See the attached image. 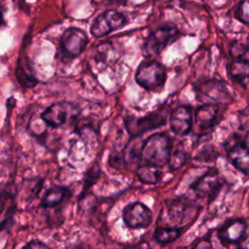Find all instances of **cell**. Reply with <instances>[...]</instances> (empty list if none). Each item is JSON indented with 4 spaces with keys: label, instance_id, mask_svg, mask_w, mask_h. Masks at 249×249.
I'll return each mask as SVG.
<instances>
[{
    "label": "cell",
    "instance_id": "cell-1",
    "mask_svg": "<svg viewBox=\"0 0 249 249\" xmlns=\"http://www.w3.org/2000/svg\"><path fill=\"white\" fill-rule=\"evenodd\" d=\"M171 140L165 133L149 136L141 147V157L145 164L157 167L167 163L171 155Z\"/></svg>",
    "mask_w": 249,
    "mask_h": 249
},
{
    "label": "cell",
    "instance_id": "cell-2",
    "mask_svg": "<svg viewBox=\"0 0 249 249\" xmlns=\"http://www.w3.org/2000/svg\"><path fill=\"white\" fill-rule=\"evenodd\" d=\"M80 114V107L72 101L53 103L41 114L42 120L52 127H61L72 124Z\"/></svg>",
    "mask_w": 249,
    "mask_h": 249
},
{
    "label": "cell",
    "instance_id": "cell-3",
    "mask_svg": "<svg viewBox=\"0 0 249 249\" xmlns=\"http://www.w3.org/2000/svg\"><path fill=\"white\" fill-rule=\"evenodd\" d=\"M179 36V29L166 23L152 31L143 45V54L146 57L158 56L169 44L174 42Z\"/></svg>",
    "mask_w": 249,
    "mask_h": 249
},
{
    "label": "cell",
    "instance_id": "cell-4",
    "mask_svg": "<svg viewBox=\"0 0 249 249\" xmlns=\"http://www.w3.org/2000/svg\"><path fill=\"white\" fill-rule=\"evenodd\" d=\"M166 81L165 67L156 60L141 62L135 73V82L147 90H157Z\"/></svg>",
    "mask_w": 249,
    "mask_h": 249
},
{
    "label": "cell",
    "instance_id": "cell-5",
    "mask_svg": "<svg viewBox=\"0 0 249 249\" xmlns=\"http://www.w3.org/2000/svg\"><path fill=\"white\" fill-rule=\"evenodd\" d=\"M167 219L175 227L186 228L185 224L189 220H195V214H197L198 208L195 201L187 196H180L170 199L165 206Z\"/></svg>",
    "mask_w": 249,
    "mask_h": 249
},
{
    "label": "cell",
    "instance_id": "cell-6",
    "mask_svg": "<svg viewBox=\"0 0 249 249\" xmlns=\"http://www.w3.org/2000/svg\"><path fill=\"white\" fill-rule=\"evenodd\" d=\"M127 22L125 16L114 9H109L97 16L90 25V34L100 38L124 27Z\"/></svg>",
    "mask_w": 249,
    "mask_h": 249
},
{
    "label": "cell",
    "instance_id": "cell-7",
    "mask_svg": "<svg viewBox=\"0 0 249 249\" xmlns=\"http://www.w3.org/2000/svg\"><path fill=\"white\" fill-rule=\"evenodd\" d=\"M88 42V35L83 29L69 27L61 35L60 51L65 56L75 58L85 51Z\"/></svg>",
    "mask_w": 249,
    "mask_h": 249
},
{
    "label": "cell",
    "instance_id": "cell-8",
    "mask_svg": "<svg viewBox=\"0 0 249 249\" xmlns=\"http://www.w3.org/2000/svg\"><path fill=\"white\" fill-rule=\"evenodd\" d=\"M222 187L223 182L216 168H209L191 185V189L197 197L209 199H214Z\"/></svg>",
    "mask_w": 249,
    "mask_h": 249
},
{
    "label": "cell",
    "instance_id": "cell-9",
    "mask_svg": "<svg viewBox=\"0 0 249 249\" xmlns=\"http://www.w3.org/2000/svg\"><path fill=\"white\" fill-rule=\"evenodd\" d=\"M153 219L150 208L140 201L127 204L123 210V221L124 225L133 230L148 228Z\"/></svg>",
    "mask_w": 249,
    "mask_h": 249
},
{
    "label": "cell",
    "instance_id": "cell-10",
    "mask_svg": "<svg viewBox=\"0 0 249 249\" xmlns=\"http://www.w3.org/2000/svg\"><path fill=\"white\" fill-rule=\"evenodd\" d=\"M248 227L243 218H230L217 230V236L224 246L237 244L247 232Z\"/></svg>",
    "mask_w": 249,
    "mask_h": 249
},
{
    "label": "cell",
    "instance_id": "cell-11",
    "mask_svg": "<svg viewBox=\"0 0 249 249\" xmlns=\"http://www.w3.org/2000/svg\"><path fill=\"white\" fill-rule=\"evenodd\" d=\"M194 86L198 93L210 98V100L219 103L231 102L232 100L227 84H225L223 81L216 79H206L200 80Z\"/></svg>",
    "mask_w": 249,
    "mask_h": 249
},
{
    "label": "cell",
    "instance_id": "cell-12",
    "mask_svg": "<svg viewBox=\"0 0 249 249\" xmlns=\"http://www.w3.org/2000/svg\"><path fill=\"white\" fill-rule=\"evenodd\" d=\"M166 117L162 112H153L141 118H128L126 120V128L132 136H139L149 130L163 125Z\"/></svg>",
    "mask_w": 249,
    "mask_h": 249
},
{
    "label": "cell",
    "instance_id": "cell-13",
    "mask_svg": "<svg viewBox=\"0 0 249 249\" xmlns=\"http://www.w3.org/2000/svg\"><path fill=\"white\" fill-rule=\"evenodd\" d=\"M193 123L194 113L189 105L178 106L170 115V129L177 135H187L193 128Z\"/></svg>",
    "mask_w": 249,
    "mask_h": 249
},
{
    "label": "cell",
    "instance_id": "cell-14",
    "mask_svg": "<svg viewBox=\"0 0 249 249\" xmlns=\"http://www.w3.org/2000/svg\"><path fill=\"white\" fill-rule=\"evenodd\" d=\"M219 106L213 103L203 104L195 110V124L200 134L212 129L219 122Z\"/></svg>",
    "mask_w": 249,
    "mask_h": 249
},
{
    "label": "cell",
    "instance_id": "cell-15",
    "mask_svg": "<svg viewBox=\"0 0 249 249\" xmlns=\"http://www.w3.org/2000/svg\"><path fill=\"white\" fill-rule=\"evenodd\" d=\"M228 159L237 170L249 175V148L244 143L233 144L228 151Z\"/></svg>",
    "mask_w": 249,
    "mask_h": 249
},
{
    "label": "cell",
    "instance_id": "cell-16",
    "mask_svg": "<svg viewBox=\"0 0 249 249\" xmlns=\"http://www.w3.org/2000/svg\"><path fill=\"white\" fill-rule=\"evenodd\" d=\"M185 229L179 227H158L154 231L153 238L160 245H167L177 240Z\"/></svg>",
    "mask_w": 249,
    "mask_h": 249
},
{
    "label": "cell",
    "instance_id": "cell-17",
    "mask_svg": "<svg viewBox=\"0 0 249 249\" xmlns=\"http://www.w3.org/2000/svg\"><path fill=\"white\" fill-rule=\"evenodd\" d=\"M70 194L68 188L64 186H53L44 195L42 205L45 208H52L61 203Z\"/></svg>",
    "mask_w": 249,
    "mask_h": 249
},
{
    "label": "cell",
    "instance_id": "cell-18",
    "mask_svg": "<svg viewBox=\"0 0 249 249\" xmlns=\"http://www.w3.org/2000/svg\"><path fill=\"white\" fill-rule=\"evenodd\" d=\"M229 74L232 81L243 88L249 87V62L234 60L229 67Z\"/></svg>",
    "mask_w": 249,
    "mask_h": 249
},
{
    "label": "cell",
    "instance_id": "cell-19",
    "mask_svg": "<svg viewBox=\"0 0 249 249\" xmlns=\"http://www.w3.org/2000/svg\"><path fill=\"white\" fill-rule=\"evenodd\" d=\"M136 175L140 182L148 185H154L160 180L162 173L160 167L150 164H143L137 168Z\"/></svg>",
    "mask_w": 249,
    "mask_h": 249
},
{
    "label": "cell",
    "instance_id": "cell-20",
    "mask_svg": "<svg viewBox=\"0 0 249 249\" xmlns=\"http://www.w3.org/2000/svg\"><path fill=\"white\" fill-rule=\"evenodd\" d=\"M17 77L18 81L24 87H33L37 84L36 78L32 75L31 70L26 71V67L22 66V64L18 61L17 68Z\"/></svg>",
    "mask_w": 249,
    "mask_h": 249
},
{
    "label": "cell",
    "instance_id": "cell-21",
    "mask_svg": "<svg viewBox=\"0 0 249 249\" xmlns=\"http://www.w3.org/2000/svg\"><path fill=\"white\" fill-rule=\"evenodd\" d=\"M231 55L235 61L249 62V45H243L240 43H233L231 47Z\"/></svg>",
    "mask_w": 249,
    "mask_h": 249
},
{
    "label": "cell",
    "instance_id": "cell-22",
    "mask_svg": "<svg viewBox=\"0 0 249 249\" xmlns=\"http://www.w3.org/2000/svg\"><path fill=\"white\" fill-rule=\"evenodd\" d=\"M187 159H188V155L184 151L177 150L174 153H171L169 160L167 162L169 169L174 171L181 168L187 162Z\"/></svg>",
    "mask_w": 249,
    "mask_h": 249
},
{
    "label": "cell",
    "instance_id": "cell-23",
    "mask_svg": "<svg viewBox=\"0 0 249 249\" xmlns=\"http://www.w3.org/2000/svg\"><path fill=\"white\" fill-rule=\"evenodd\" d=\"M234 17L244 24H249V0L239 2L234 9Z\"/></svg>",
    "mask_w": 249,
    "mask_h": 249
},
{
    "label": "cell",
    "instance_id": "cell-24",
    "mask_svg": "<svg viewBox=\"0 0 249 249\" xmlns=\"http://www.w3.org/2000/svg\"><path fill=\"white\" fill-rule=\"evenodd\" d=\"M100 173V169H99V165L98 164H93L87 172L86 176H85V184H84V192L86 190H88L89 188H90V186L96 181V179L98 178Z\"/></svg>",
    "mask_w": 249,
    "mask_h": 249
},
{
    "label": "cell",
    "instance_id": "cell-25",
    "mask_svg": "<svg viewBox=\"0 0 249 249\" xmlns=\"http://www.w3.org/2000/svg\"><path fill=\"white\" fill-rule=\"evenodd\" d=\"M21 249H52V248L49 247L46 243L35 239L27 242Z\"/></svg>",
    "mask_w": 249,
    "mask_h": 249
},
{
    "label": "cell",
    "instance_id": "cell-26",
    "mask_svg": "<svg viewBox=\"0 0 249 249\" xmlns=\"http://www.w3.org/2000/svg\"><path fill=\"white\" fill-rule=\"evenodd\" d=\"M236 249H249V227L243 238L236 244Z\"/></svg>",
    "mask_w": 249,
    "mask_h": 249
},
{
    "label": "cell",
    "instance_id": "cell-27",
    "mask_svg": "<svg viewBox=\"0 0 249 249\" xmlns=\"http://www.w3.org/2000/svg\"><path fill=\"white\" fill-rule=\"evenodd\" d=\"M4 23V18H3V14H2V11L0 9V26Z\"/></svg>",
    "mask_w": 249,
    "mask_h": 249
},
{
    "label": "cell",
    "instance_id": "cell-28",
    "mask_svg": "<svg viewBox=\"0 0 249 249\" xmlns=\"http://www.w3.org/2000/svg\"><path fill=\"white\" fill-rule=\"evenodd\" d=\"M78 249H92V248L90 246H89V245H82Z\"/></svg>",
    "mask_w": 249,
    "mask_h": 249
},
{
    "label": "cell",
    "instance_id": "cell-29",
    "mask_svg": "<svg viewBox=\"0 0 249 249\" xmlns=\"http://www.w3.org/2000/svg\"><path fill=\"white\" fill-rule=\"evenodd\" d=\"M247 43H248V45H249V35H248V37H247Z\"/></svg>",
    "mask_w": 249,
    "mask_h": 249
},
{
    "label": "cell",
    "instance_id": "cell-30",
    "mask_svg": "<svg viewBox=\"0 0 249 249\" xmlns=\"http://www.w3.org/2000/svg\"><path fill=\"white\" fill-rule=\"evenodd\" d=\"M248 208H249V198H248Z\"/></svg>",
    "mask_w": 249,
    "mask_h": 249
}]
</instances>
